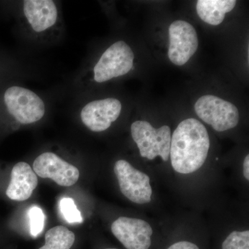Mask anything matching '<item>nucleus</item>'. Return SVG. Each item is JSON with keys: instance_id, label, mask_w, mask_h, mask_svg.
Returning a JSON list of instances; mask_svg holds the SVG:
<instances>
[{"instance_id": "0eeeda50", "label": "nucleus", "mask_w": 249, "mask_h": 249, "mask_svg": "<svg viewBox=\"0 0 249 249\" xmlns=\"http://www.w3.org/2000/svg\"><path fill=\"white\" fill-rule=\"evenodd\" d=\"M168 58L178 66H182L196 53L198 37L196 30L190 23L176 20L169 27Z\"/></svg>"}, {"instance_id": "a211bd4d", "label": "nucleus", "mask_w": 249, "mask_h": 249, "mask_svg": "<svg viewBox=\"0 0 249 249\" xmlns=\"http://www.w3.org/2000/svg\"><path fill=\"white\" fill-rule=\"evenodd\" d=\"M167 249H199V247L194 243L187 242V241H181L177 243L173 244L170 246L169 248Z\"/></svg>"}, {"instance_id": "1a4fd4ad", "label": "nucleus", "mask_w": 249, "mask_h": 249, "mask_svg": "<svg viewBox=\"0 0 249 249\" xmlns=\"http://www.w3.org/2000/svg\"><path fill=\"white\" fill-rule=\"evenodd\" d=\"M33 168L36 175L52 178L60 186H73L79 179V170L52 152L38 156L34 160Z\"/></svg>"}, {"instance_id": "39448f33", "label": "nucleus", "mask_w": 249, "mask_h": 249, "mask_svg": "<svg viewBox=\"0 0 249 249\" xmlns=\"http://www.w3.org/2000/svg\"><path fill=\"white\" fill-rule=\"evenodd\" d=\"M134 59L133 52L127 44L124 41L115 42L103 53L95 65V81L104 83L127 74L133 67Z\"/></svg>"}, {"instance_id": "aec40b11", "label": "nucleus", "mask_w": 249, "mask_h": 249, "mask_svg": "<svg viewBox=\"0 0 249 249\" xmlns=\"http://www.w3.org/2000/svg\"></svg>"}, {"instance_id": "9d476101", "label": "nucleus", "mask_w": 249, "mask_h": 249, "mask_svg": "<svg viewBox=\"0 0 249 249\" xmlns=\"http://www.w3.org/2000/svg\"><path fill=\"white\" fill-rule=\"evenodd\" d=\"M122 105L114 98L91 101L82 109L80 118L90 130L103 132L110 127L111 124L120 116Z\"/></svg>"}, {"instance_id": "f03ea898", "label": "nucleus", "mask_w": 249, "mask_h": 249, "mask_svg": "<svg viewBox=\"0 0 249 249\" xmlns=\"http://www.w3.org/2000/svg\"><path fill=\"white\" fill-rule=\"evenodd\" d=\"M131 134L140 155L149 160L160 157L163 161L170 158L171 130L169 126L156 129L145 121H137L131 125Z\"/></svg>"}, {"instance_id": "4468645a", "label": "nucleus", "mask_w": 249, "mask_h": 249, "mask_svg": "<svg viewBox=\"0 0 249 249\" xmlns=\"http://www.w3.org/2000/svg\"><path fill=\"white\" fill-rule=\"evenodd\" d=\"M75 235L67 228L57 226L45 234V244L39 249H70L74 244Z\"/></svg>"}, {"instance_id": "9b49d317", "label": "nucleus", "mask_w": 249, "mask_h": 249, "mask_svg": "<svg viewBox=\"0 0 249 249\" xmlns=\"http://www.w3.org/2000/svg\"><path fill=\"white\" fill-rule=\"evenodd\" d=\"M38 183L37 175L25 162L16 163L11 171V178L6 196L15 201L27 200Z\"/></svg>"}, {"instance_id": "6ab92c4d", "label": "nucleus", "mask_w": 249, "mask_h": 249, "mask_svg": "<svg viewBox=\"0 0 249 249\" xmlns=\"http://www.w3.org/2000/svg\"><path fill=\"white\" fill-rule=\"evenodd\" d=\"M244 176L247 181L249 180V155H247L244 160L243 163Z\"/></svg>"}, {"instance_id": "20e7f679", "label": "nucleus", "mask_w": 249, "mask_h": 249, "mask_svg": "<svg viewBox=\"0 0 249 249\" xmlns=\"http://www.w3.org/2000/svg\"><path fill=\"white\" fill-rule=\"evenodd\" d=\"M4 99L10 114L20 124H34L45 115V103L31 90L11 87L5 91Z\"/></svg>"}, {"instance_id": "f8f14e48", "label": "nucleus", "mask_w": 249, "mask_h": 249, "mask_svg": "<svg viewBox=\"0 0 249 249\" xmlns=\"http://www.w3.org/2000/svg\"><path fill=\"white\" fill-rule=\"evenodd\" d=\"M24 13L32 29L37 33L53 27L58 19V9L52 0H26Z\"/></svg>"}, {"instance_id": "dca6fc26", "label": "nucleus", "mask_w": 249, "mask_h": 249, "mask_svg": "<svg viewBox=\"0 0 249 249\" xmlns=\"http://www.w3.org/2000/svg\"><path fill=\"white\" fill-rule=\"evenodd\" d=\"M222 249H249V231L232 232L222 244Z\"/></svg>"}, {"instance_id": "f257e3e1", "label": "nucleus", "mask_w": 249, "mask_h": 249, "mask_svg": "<svg viewBox=\"0 0 249 249\" xmlns=\"http://www.w3.org/2000/svg\"><path fill=\"white\" fill-rule=\"evenodd\" d=\"M209 148V133L200 121H181L171 137L170 159L173 169L183 175L194 173L204 164Z\"/></svg>"}, {"instance_id": "423d86ee", "label": "nucleus", "mask_w": 249, "mask_h": 249, "mask_svg": "<svg viewBox=\"0 0 249 249\" xmlns=\"http://www.w3.org/2000/svg\"><path fill=\"white\" fill-rule=\"evenodd\" d=\"M121 192L129 200L137 204L150 203L152 189L147 174L136 169L125 160L116 162L114 168Z\"/></svg>"}, {"instance_id": "ddd939ff", "label": "nucleus", "mask_w": 249, "mask_h": 249, "mask_svg": "<svg viewBox=\"0 0 249 249\" xmlns=\"http://www.w3.org/2000/svg\"><path fill=\"white\" fill-rule=\"evenodd\" d=\"M235 0H198L196 12L204 22L211 25H219L227 13L235 8Z\"/></svg>"}, {"instance_id": "f3484780", "label": "nucleus", "mask_w": 249, "mask_h": 249, "mask_svg": "<svg viewBox=\"0 0 249 249\" xmlns=\"http://www.w3.org/2000/svg\"><path fill=\"white\" fill-rule=\"evenodd\" d=\"M30 232L33 237L40 235L45 227V216L38 206H34L29 211Z\"/></svg>"}, {"instance_id": "2eb2a0df", "label": "nucleus", "mask_w": 249, "mask_h": 249, "mask_svg": "<svg viewBox=\"0 0 249 249\" xmlns=\"http://www.w3.org/2000/svg\"><path fill=\"white\" fill-rule=\"evenodd\" d=\"M60 209L65 220L70 224L83 222L81 213L71 198H62L60 202Z\"/></svg>"}, {"instance_id": "7ed1b4c3", "label": "nucleus", "mask_w": 249, "mask_h": 249, "mask_svg": "<svg viewBox=\"0 0 249 249\" xmlns=\"http://www.w3.org/2000/svg\"><path fill=\"white\" fill-rule=\"evenodd\" d=\"M195 110L199 119L217 132L234 128L240 121V113L235 106L213 95L199 98L195 105Z\"/></svg>"}, {"instance_id": "6e6552de", "label": "nucleus", "mask_w": 249, "mask_h": 249, "mask_svg": "<svg viewBox=\"0 0 249 249\" xmlns=\"http://www.w3.org/2000/svg\"><path fill=\"white\" fill-rule=\"evenodd\" d=\"M113 235L127 249H149L153 230L143 219L120 217L112 223Z\"/></svg>"}]
</instances>
